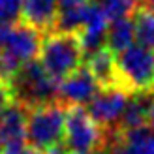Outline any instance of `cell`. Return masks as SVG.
<instances>
[{"label":"cell","instance_id":"cell-1","mask_svg":"<svg viewBox=\"0 0 154 154\" xmlns=\"http://www.w3.org/2000/svg\"><path fill=\"white\" fill-rule=\"evenodd\" d=\"M13 100L26 109L58 102V81L45 72L40 60L23 64L10 77Z\"/></svg>","mask_w":154,"mask_h":154},{"label":"cell","instance_id":"cell-2","mask_svg":"<svg viewBox=\"0 0 154 154\" xmlns=\"http://www.w3.org/2000/svg\"><path fill=\"white\" fill-rule=\"evenodd\" d=\"M85 62V51L79 36L68 32H47L42 42L40 64L55 81H62L77 72Z\"/></svg>","mask_w":154,"mask_h":154},{"label":"cell","instance_id":"cell-3","mask_svg":"<svg viewBox=\"0 0 154 154\" xmlns=\"http://www.w3.org/2000/svg\"><path fill=\"white\" fill-rule=\"evenodd\" d=\"M117 85L128 94L154 90V51L135 43L117 53Z\"/></svg>","mask_w":154,"mask_h":154},{"label":"cell","instance_id":"cell-4","mask_svg":"<svg viewBox=\"0 0 154 154\" xmlns=\"http://www.w3.org/2000/svg\"><path fill=\"white\" fill-rule=\"evenodd\" d=\"M45 36L38 28L30 26L25 21L13 23L8 38L0 45L2 53V79L10 81V77L19 70L23 64L32 62L36 57H40L42 51V42Z\"/></svg>","mask_w":154,"mask_h":154},{"label":"cell","instance_id":"cell-5","mask_svg":"<svg viewBox=\"0 0 154 154\" xmlns=\"http://www.w3.org/2000/svg\"><path fill=\"white\" fill-rule=\"evenodd\" d=\"M66 128V105L60 102L45 103L28 109L26 119V145L38 150H49L60 145Z\"/></svg>","mask_w":154,"mask_h":154},{"label":"cell","instance_id":"cell-6","mask_svg":"<svg viewBox=\"0 0 154 154\" xmlns=\"http://www.w3.org/2000/svg\"><path fill=\"white\" fill-rule=\"evenodd\" d=\"M105 145V130L88 115L85 107H66L64 147L73 154H92Z\"/></svg>","mask_w":154,"mask_h":154},{"label":"cell","instance_id":"cell-7","mask_svg":"<svg viewBox=\"0 0 154 154\" xmlns=\"http://www.w3.org/2000/svg\"><path fill=\"white\" fill-rule=\"evenodd\" d=\"M130 96L132 94H128L124 88L117 87V85L102 87L98 94L92 98V102L87 105V111L103 130H113L119 126Z\"/></svg>","mask_w":154,"mask_h":154},{"label":"cell","instance_id":"cell-8","mask_svg":"<svg viewBox=\"0 0 154 154\" xmlns=\"http://www.w3.org/2000/svg\"><path fill=\"white\" fill-rule=\"evenodd\" d=\"M100 88H102L100 83L88 72V68L83 64L77 72H73L72 75H68L66 79L58 83V102L66 107H85L92 102V98L98 94Z\"/></svg>","mask_w":154,"mask_h":154},{"label":"cell","instance_id":"cell-9","mask_svg":"<svg viewBox=\"0 0 154 154\" xmlns=\"http://www.w3.org/2000/svg\"><path fill=\"white\" fill-rule=\"evenodd\" d=\"M113 154H154V130L149 126L134 130H105V145Z\"/></svg>","mask_w":154,"mask_h":154},{"label":"cell","instance_id":"cell-10","mask_svg":"<svg viewBox=\"0 0 154 154\" xmlns=\"http://www.w3.org/2000/svg\"><path fill=\"white\" fill-rule=\"evenodd\" d=\"M107 30H109V19L96 2H90L85 10L83 26L77 32L85 55H92L107 47Z\"/></svg>","mask_w":154,"mask_h":154},{"label":"cell","instance_id":"cell-11","mask_svg":"<svg viewBox=\"0 0 154 154\" xmlns=\"http://www.w3.org/2000/svg\"><path fill=\"white\" fill-rule=\"evenodd\" d=\"M28 109L13 102L0 113V143L4 150H13L26 145Z\"/></svg>","mask_w":154,"mask_h":154},{"label":"cell","instance_id":"cell-12","mask_svg":"<svg viewBox=\"0 0 154 154\" xmlns=\"http://www.w3.org/2000/svg\"><path fill=\"white\" fill-rule=\"evenodd\" d=\"M21 17L25 23L43 34L53 32L58 17V2L57 0H23Z\"/></svg>","mask_w":154,"mask_h":154},{"label":"cell","instance_id":"cell-13","mask_svg":"<svg viewBox=\"0 0 154 154\" xmlns=\"http://www.w3.org/2000/svg\"><path fill=\"white\" fill-rule=\"evenodd\" d=\"M85 66L94 75V79L100 83V87H113V85H117V57L107 47L88 55Z\"/></svg>","mask_w":154,"mask_h":154},{"label":"cell","instance_id":"cell-14","mask_svg":"<svg viewBox=\"0 0 154 154\" xmlns=\"http://www.w3.org/2000/svg\"><path fill=\"white\" fill-rule=\"evenodd\" d=\"M152 94L150 92H141V94H132L128 100V105L124 109V115L119 122L117 130H134L147 126V115H149V105H150Z\"/></svg>","mask_w":154,"mask_h":154},{"label":"cell","instance_id":"cell-15","mask_svg":"<svg viewBox=\"0 0 154 154\" xmlns=\"http://www.w3.org/2000/svg\"><path fill=\"white\" fill-rule=\"evenodd\" d=\"M135 45V25L132 17H122L109 23L107 30V49L115 55Z\"/></svg>","mask_w":154,"mask_h":154},{"label":"cell","instance_id":"cell-16","mask_svg":"<svg viewBox=\"0 0 154 154\" xmlns=\"http://www.w3.org/2000/svg\"><path fill=\"white\" fill-rule=\"evenodd\" d=\"M132 19L135 25V42L154 51V10L147 6H137Z\"/></svg>","mask_w":154,"mask_h":154},{"label":"cell","instance_id":"cell-17","mask_svg":"<svg viewBox=\"0 0 154 154\" xmlns=\"http://www.w3.org/2000/svg\"><path fill=\"white\" fill-rule=\"evenodd\" d=\"M102 8L105 17L111 21H117L122 17H132L135 11V0H94Z\"/></svg>","mask_w":154,"mask_h":154},{"label":"cell","instance_id":"cell-18","mask_svg":"<svg viewBox=\"0 0 154 154\" xmlns=\"http://www.w3.org/2000/svg\"><path fill=\"white\" fill-rule=\"evenodd\" d=\"M23 0H0V23L13 25L21 19Z\"/></svg>","mask_w":154,"mask_h":154},{"label":"cell","instance_id":"cell-19","mask_svg":"<svg viewBox=\"0 0 154 154\" xmlns=\"http://www.w3.org/2000/svg\"><path fill=\"white\" fill-rule=\"evenodd\" d=\"M15 102L13 100V92L10 87V81L6 79H0V113H2L8 105H11Z\"/></svg>","mask_w":154,"mask_h":154},{"label":"cell","instance_id":"cell-20","mask_svg":"<svg viewBox=\"0 0 154 154\" xmlns=\"http://www.w3.org/2000/svg\"><path fill=\"white\" fill-rule=\"evenodd\" d=\"M58 2V11L62 10H79L90 4V0H57Z\"/></svg>","mask_w":154,"mask_h":154},{"label":"cell","instance_id":"cell-21","mask_svg":"<svg viewBox=\"0 0 154 154\" xmlns=\"http://www.w3.org/2000/svg\"><path fill=\"white\" fill-rule=\"evenodd\" d=\"M147 126L150 130H154V96L150 100V105H149V115H147Z\"/></svg>","mask_w":154,"mask_h":154},{"label":"cell","instance_id":"cell-22","mask_svg":"<svg viewBox=\"0 0 154 154\" xmlns=\"http://www.w3.org/2000/svg\"><path fill=\"white\" fill-rule=\"evenodd\" d=\"M92 154H113V152H111V149H109V147H102V149L94 150Z\"/></svg>","mask_w":154,"mask_h":154},{"label":"cell","instance_id":"cell-23","mask_svg":"<svg viewBox=\"0 0 154 154\" xmlns=\"http://www.w3.org/2000/svg\"><path fill=\"white\" fill-rule=\"evenodd\" d=\"M141 6H147V8H150V10H154V0H143Z\"/></svg>","mask_w":154,"mask_h":154},{"label":"cell","instance_id":"cell-24","mask_svg":"<svg viewBox=\"0 0 154 154\" xmlns=\"http://www.w3.org/2000/svg\"><path fill=\"white\" fill-rule=\"evenodd\" d=\"M0 79H2V53H0Z\"/></svg>","mask_w":154,"mask_h":154},{"label":"cell","instance_id":"cell-25","mask_svg":"<svg viewBox=\"0 0 154 154\" xmlns=\"http://www.w3.org/2000/svg\"><path fill=\"white\" fill-rule=\"evenodd\" d=\"M0 154H2V143H0Z\"/></svg>","mask_w":154,"mask_h":154},{"label":"cell","instance_id":"cell-26","mask_svg":"<svg viewBox=\"0 0 154 154\" xmlns=\"http://www.w3.org/2000/svg\"><path fill=\"white\" fill-rule=\"evenodd\" d=\"M68 154H73V152H68Z\"/></svg>","mask_w":154,"mask_h":154},{"label":"cell","instance_id":"cell-27","mask_svg":"<svg viewBox=\"0 0 154 154\" xmlns=\"http://www.w3.org/2000/svg\"><path fill=\"white\" fill-rule=\"evenodd\" d=\"M2 154H4V152H2Z\"/></svg>","mask_w":154,"mask_h":154}]
</instances>
